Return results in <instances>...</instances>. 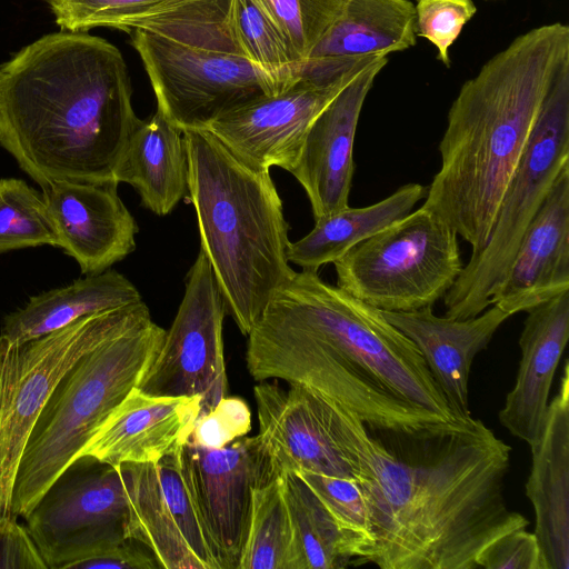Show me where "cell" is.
<instances>
[{"mask_svg": "<svg viewBox=\"0 0 569 569\" xmlns=\"http://www.w3.org/2000/svg\"><path fill=\"white\" fill-rule=\"evenodd\" d=\"M417 38L412 0H346L308 56L299 79L333 82L376 57L408 50Z\"/></svg>", "mask_w": 569, "mask_h": 569, "instance_id": "7402d4cb", "label": "cell"}, {"mask_svg": "<svg viewBox=\"0 0 569 569\" xmlns=\"http://www.w3.org/2000/svg\"><path fill=\"white\" fill-rule=\"evenodd\" d=\"M283 477V495L295 542V569H338L353 560L343 533L309 486L296 473Z\"/></svg>", "mask_w": 569, "mask_h": 569, "instance_id": "f1b7e54d", "label": "cell"}, {"mask_svg": "<svg viewBox=\"0 0 569 569\" xmlns=\"http://www.w3.org/2000/svg\"><path fill=\"white\" fill-rule=\"evenodd\" d=\"M251 430V411L242 398L223 397L211 410L201 415L189 440L206 448L220 449Z\"/></svg>", "mask_w": 569, "mask_h": 569, "instance_id": "8d00e7d4", "label": "cell"}, {"mask_svg": "<svg viewBox=\"0 0 569 569\" xmlns=\"http://www.w3.org/2000/svg\"><path fill=\"white\" fill-rule=\"evenodd\" d=\"M286 389L269 380L253 388L258 438L272 475L308 471L352 477L350 465L333 436L327 402L300 383Z\"/></svg>", "mask_w": 569, "mask_h": 569, "instance_id": "e0dca14e", "label": "cell"}, {"mask_svg": "<svg viewBox=\"0 0 569 569\" xmlns=\"http://www.w3.org/2000/svg\"><path fill=\"white\" fill-rule=\"evenodd\" d=\"M171 0H47L61 31L88 32L97 27L124 31L142 16Z\"/></svg>", "mask_w": 569, "mask_h": 569, "instance_id": "e575fe53", "label": "cell"}, {"mask_svg": "<svg viewBox=\"0 0 569 569\" xmlns=\"http://www.w3.org/2000/svg\"><path fill=\"white\" fill-rule=\"evenodd\" d=\"M188 192L204 253L240 332L248 336L295 272L289 224L270 169L252 166L208 130L182 131Z\"/></svg>", "mask_w": 569, "mask_h": 569, "instance_id": "277c9868", "label": "cell"}, {"mask_svg": "<svg viewBox=\"0 0 569 569\" xmlns=\"http://www.w3.org/2000/svg\"><path fill=\"white\" fill-rule=\"evenodd\" d=\"M231 2L171 0L124 30L157 108L181 131L204 130L220 116L272 96L237 37Z\"/></svg>", "mask_w": 569, "mask_h": 569, "instance_id": "5b68a950", "label": "cell"}, {"mask_svg": "<svg viewBox=\"0 0 569 569\" xmlns=\"http://www.w3.org/2000/svg\"><path fill=\"white\" fill-rule=\"evenodd\" d=\"M231 17L237 37L253 67L278 94L299 80V69L288 46L259 0H232Z\"/></svg>", "mask_w": 569, "mask_h": 569, "instance_id": "4dcf8cb0", "label": "cell"}, {"mask_svg": "<svg viewBox=\"0 0 569 569\" xmlns=\"http://www.w3.org/2000/svg\"><path fill=\"white\" fill-rule=\"evenodd\" d=\"M569 291V164L523 233L490 298L508 315L527 312Z\"/></svg>", "mask_w": 569, "mask_h": 569, "instance_id": "ffe728a7", "label": "cell"}, {"mask_svg": "<svg viewBox=\"0 0 569 569\" xmlns=\"http://www.w3.org/2000/svg\"><path fill=\"white\" fill-rule=\"evenodd\" d=\"M326 402L370 511L375 546L368 562L381 569H477L487 546L528 527L505 497L511 448L480 419L432 435L378 433L346 407Z\"/></svg>", "mask_w": 569, "mask_h": 569, "instance_id": "6da1fadb", "label": "cell"}, {"mask_svg": "<svg viewBox=\"0 0 569 569\" xmlns=\"http://www.w3.org/2000/svg\"><path fill=\"white\" fill-rule=\"evenodd\" d=\"M519 338L521 358L498 419L513 437L532 446L539 438L553 376L569 339V291L527 311Z\"/></svg>", "mask_w": 569, "mask_h": 569, "instance_id": "d4e9b609", "label": "cell"}, {"mask_svg": "<svg viewBox=\"0 0 569 569\" xmlns=\"http://www.w3.org/2000/svg\"><path fill=\"white\" fill-rule=\"evenodd\" d=\"M200 397H158L132 388L78 453L113 467L153 463L189 440Z\"/></svg>", "mask_w": 569, "mask_h": 569, "instance_id": "44dd1931", "label": "cell"}, {"mask_svg": "<svg viewBox=\"0 0 569 569\" xmlns=\"http://www.w3.org/2000/svg\"><path fill=\"white\" fill-rule=\"evenodd\" d=\"M569 164V63L556 76L529 143L505 190L483 249L445 295L446 317L472 318L490 306L521 238L562 169Z\"/></svg>", "mask_w": 569, "mask_h": 569, "instance_id": "ba28073f", "label": "cell"}, {"mask_svg": "<svg viewBox=\"0 0 569 569\" xmlns=\"http://www.w3.org/2000/svg\"><path fill=\"white\" fill-rule=\"evenodd\" d=\"M72 569H154L159 565L141 543L129 538L103 543L88 555L72 561Z\"/></svg>", "mask_w": 569, "mask_h": 569, "instance_id": "f35d334b", "label": "cell"}, {"mask_svg": "<svg viewBox=\"0 0 569 569\" xmlns=\"http://www.w3.org/2000/svg\"><path fill=\"white\" fill-rule=\"evenodd\" d=\"M526 496L547 569H569V365L549 401L538 440L530 446Z\"/></svg>", "mask_w": 569, "mask_h": 569, "instance_id": "cb8c5ba5", "label": "cell"}, {"mask_svg": "<svg viewBox=\"0 0 569 569\" xmlns=\"http://www.w3.org/2000/svg\"><path fill=\"white\" fill-rule=\"evenodd\" d=\"M118 182L54 181L41 189L58 247L83 276L98 274L136 249L139 227L118 194Z\"/></svg>", "mask_w": 569, "mask_h": 569, "instance_id": "d6986e66", "label": "cell"}, {"mask_svg": "<svg viewBox=\"0 0 569 569\" xmlns=\"http://www.w3.org/2000/svg\"><path fill=\"white\" fill-rule=\"evenodd\" d=\"M381 312L415 343L455 415L472 417L468 383L473 359L511 316L493 305L467 319L438 317L432 307Z\"/></svg>", "mask_w": 569, "mask_h": 569, "instance_id": "603a6c76", "label": "cell"}, {"mask_svg": "<svg viewBox=\"0 0 569 569\" xmlns=\"http://www.w3.org/2000/svg\"><path fill=\"white\" fill-rule=\"evenodd\" d=\"M333 264L339 288L379 310L396 312L432 307L463 268L457 232L422 206Z\"/></svg>", "mask_w": 569, "mask_h": 569, "instance_id": "9c48e42d", "label": "cell"}, {"mask_svg": "<svg viewBox=\"0 0 569 569\" xmlns=\"http://www.w3.org/2000/svg\"><path fill=\"white\" fill-rule=\"evenodd\" d=\"M428 186L407 183L379 202L336 211L315 220V227L289 243L288 260L305 270L333 263L356 244L405 217L425 199Z\"/></svg>", "mask_w": 569, "mask_h": 569, "instance_id": "83f0119b", "label": "cell"}, {"mask_svg": "<svg viewBox=\"0 0 569 569\" xmlns=\"http://www.w3.org/2000/svg\"><path fill=\"white\" fill-rule=\"evenodd\" d=\"M569 63V26L542 24L516 37L461 86L439 143L441 166L422 207L476 254L558 72Z\"/></svg>", "mask_w": 569, "mask_h": 569, "instance_id": "3957f363", "label": "cell"}, {"mask_svg": "<svg viewBox=\"0 0 569 569\" xmlns=\"http://www.w3.org/2000/svg\"><path fill=\"white\" fill-rule=\"evenodd\" d=\"M367 63L327 84L299 79L281 93L260 97L220 116L204 130L252 166L290 172L315 118Z\"/></svg>", "mask_w": 569, "mask_h": 569, "instance_id": "2e32d148", "label": "cell"}, {"mask_svg": "<svg viewBox=\"0 0 569 569\" xmlns=\"http://www.w3.org/2000/svg\"><path fill=\"white\" fill-rule=\"evenodd\" d=\"M140 300L139 290L128 278L108 269L31 297L22 308L3 318L0 339L21 343L59 330L84 316Z\"/></svg>", "mask_w": 569, "mask_h": 569, "instance_id": "4316f807", "label": "cell"}, {"mask_svg": "<svg viewBox=\"0 0 569 569\" xmlns=\"http://www.w3.org/2000/svg\"><path fill=\"white\" fill-rule=\"evenodd\" d=\"M247 337V369L257 382L303 385L355 412L372 432L432 435L461 428L473 419L449 420L416 406L333 351L291 330L259 320Z\"/></svg>", "mask_w": 569, "mask_h": 569, "instance_id": "30bf717a", "label": "cell"}, {"mask_svg": "<svg viewBox=\"0 0 569 569\" xmlns=\"http://www.w3.org/2000/svg\"><path fill=\"white\" fill-rule=\"evenodd\" d=\"M388 57L368 62L310 124L290 173L305 189L313 218L349 207L353 142L365 100Z\"/></svg>", "mask_w": 569, "mask_h": 569, "instance_id": "ac0fdd59", "label": "cell"}, {"mask_svg": "<svg viewBox=\"0 0 569 569\" xmlns=\"http://www.w3.org/2000/svg\"><path fill=\"white\" fill-rule=\"evenodd\" d=\"M0 144L41 189L114 180L139 124L120 50L88 32L60 31L0 66Z\"/></svg>", "mask_w": 569, "mask_h": 569, "instance_id": "7a4b0ae2", "label": "cell"}, {"mask_svg": "<svg viewBox=\"0 0 569 569\" xmlns=\"http://www.w3.org/2000/svg\"><path fill=\"white\" fill-rule=\"evenodd\" d=\"M315 492L346 537L353 560L368 562L375 546L370 511L353 477L296 472Z\"/></svg>", "mask_w": 569, "mask_h": 569, "instance_id": "1f68e13d", "label": "cell"}, {"mask_svg": "<svg viewBox=\"0 0 569 569\" xmlns=\"http://www.w3.org/2000/svg\"><path fill=\"white\" fill-rule=\"evenodd\" d=\"M418 37L428 40L437 50V59L450 67V47L463 27L473 18V0H415Z\"/></svg>", "mask_w": 569, "mask_h": 569, "instance_id": "d590c367", "label": "cell"}, {"mask_svg": "<svg viewBox=\"0 0 569 569\" xmlns=\"http://www.w3.org/2000/svg\"><path fill=\"white\" fill-rule=\"evenodd\" d=\"M113 179L138 192L141 204L157 216L169 214L188 191L183 134L157 108L130 136Z\"/></svg>", "mask_w": 569, "mask_h": 569, "instance_id": "484cf974", "label": "cell"}, {"mask_svg": "<svg viewBox=\"0 0 569 569\" xmlns=\"http://www.w3.org/2000/svg\"><path fill=\"white\" fill-rule=\"evenodd\" d=\"M177 455L182 480L219 569H238L252 490L276 478L260 439L244 436L220 449L188 440Z\"/></svg>", "mask_w": 569, "mask_h": 569, "instance_id": "5bb4252c", "label": "cell"}, {"mask_svg": "<svg viewBox=\"0 0 569 569\" xmlns=\"http://www.w3.org/2000/svg\"><path fill=\"white\" fill-rule=\"evenodd\" d=\"M0 568L48 569L27 527L17 518L0 520Z\"/></svg>", "mask_w": 569, "mask_h": 569, "instance_id": "ab89813d", "label": "cell"}, {"mask_svg": "<svg viewBox=\"0 0 569 569\" xmlns=\"http://www.w3.org/2000/svg\"><path fill=\"white\" fill-rule=\"evenodd\" d=\"M128 486L123 466L80 457L24 518L48 569L68 566L97 547L126 538Z\"/></svg>", "mask_w": 569, "mask_h": 569, "instance_id": "7c38bea8", "label": "cell"}, {"mask_svg": "<svg viewBox=\"0 0 569 569\" xmlns=\"http://www.w3.org/2000/svg\"><path fill=\"white\" fill-rule=\"evenodd\" d=\"M166 330L149 308L80 357L60 379L26 443L16 475L12 511L26 518L109 413L138 387Z\"/></svg>", "mask_w": 569, "mask_h": 569, "instance_id": "8992f818", "label": "cell"}, {"mask_svg": "<svg viewBox=\"0 0 569 569\" xmlns=\"http://www.w3.org/2000/svg\"><path fill=\"white\" fill-rule=\"evenodd\" d=\"M295 542L283 477L256 487L238 569H295Z\"/></svg>", "mask_w": 569, "mask_h": 569, "instance_id": "f546056e", "label": "cell"}, {"mask_svg": "<svg viewBox=\"0 0 569 569\" xmlns=\"http://www.w3.org/2000/svg\"><path fill=\"white\" fill-rule=\"evenodd\" d=\"M527 528L506 533L487 546L477 558L483 569H547L535 532Z\"/></svg>", "mask_w": 569, "mask_h": 569, "instance_id": "74e56055", "label": "cell"}, {"mask_svg": "<svg viewBox=\"0 0 569 569\" xmlns=\"http://www.w3.org/2000/svg\"><path fill=\"white\" fill-rule=\"evenodd\" d=\"M142 300L84 316L21 343L0 339V520L12 511L16 475L31 430L64 373L82 357L133 320Z\"/></svg>", "mask_w": 569, "mask_h": 569, "instance_id": "8fae6325", "label": "cell"}, {"mask_svg": "<svg viewBox=\"0 0 569 569\" xmlns=\"http://www.w3.org/2000/svg\"><path fill=\"white\" fill-rule=\"evenodd\" d=\"M58 247L42 192L17 178L0 179V253Z\"/></svg>", "mask_w": 569, "mask_h": 569, "instance_id": "d6a6232c", "label": "cell"}, {"mask_svg": "<svg viewBox=\"0 0 569 569\" xmlns=\"http://www.w3.org/2000/svg\"><path fill=\"white\" fill-rule=\"evenodd\" d=\"M226 303L200 250L159 351L137 387L158 397H200L201 415L227 396L222 327ZM200 415V416H201Z\"/></svg>", "mask_w": 569, "mask_h": 569, "instance_id": "4fadbf2b", "label": "cell"}, {"mask_svg": "<svg viewBox=\"0 0 569 569\" xmlns=\"http://www.w3.org/2000/svg\"><path fill=\"white\" fill-rule=\"evenodd\" d=\"M0 77H1V72H0Z\"/></svg>", "mask_w": 569, "mask_h": 569, "instance_id": "60d3db41", "label": "cell"}, {"mask_svg": "<svg viewBox=\"0 0 569 569\" xmlns=\"http://www.w3.org/2000/svg\"><path fill=\"white\" fill-rule=\"evenodd\" d=\"M178 450L153 463L122 465L128 486L126 538L164 569H219L182 480Z\"/></svg>", "mask_w": 569, "mask_h": 569, "instance_id": "9a60e30c", "label": "cell"}, {"mask_svg": "<svg viewBox=\"0 0 569 569\" xmlns=\"http://www.w3.org/2000/svg\"><path fill=\"white\" fill-rule=\"evenodd\" d=\"M282 34L298 66L340 14L346 0H259Z\"/></svg>", "mask_w": 569, "mask_h": 569, "instance_id": "836d02e7", "label": "cell"}, {"mask_svg": "<svg viewBox=\"0 0 569 569\" xmlns=\"http://www.w3.org/2000/svg\"><path fill=\"white\" fill-rule=\"evenodd\" d=\"M258 320L302 335L368 375L393 395L449 420L455 415L415 343L381 310L322 280L295 272Z\"/></svg>", "mask_w": 569, "mask_h": 569, "instance_id": "52a82bcc", "label": "cell"}]
</instances>
